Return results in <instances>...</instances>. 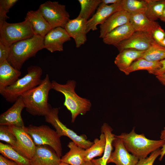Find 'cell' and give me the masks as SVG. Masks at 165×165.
<instances>
[{
	"label": "cell",
	"instance_id": "cell-5",
	"mask_svg": "<svg viewBox=\"0 0 165 165\" xmlns=\"http://www.w3.org/2000/svg\"><path fill=\"white\" fill-rule=\"evenodd\" d=\"M42 74V70L40 67L30 66L24 77L6 88L0 93L8 102L14 103L24 94L40 84Z\"/></svg>",
	"mask_w": 165,
	"mask_h": 165
},
{
	"label": "cell",
	"instance_id": "cell-8",
	"mask_svg": "<svg viewBox=\"0 0 165 165\" xmlns=\"http://www.w3.org/2000/svg\"><path fill=\"white\" fill-rule=\"evenodd\" d=\"M58 113V108H52L44 117L46 121L53 127L60 138L63 136L67 137L78 146L85 149L93 144V142L87 140L86 135H78L63 124L59 119Z\"/></svg>",
	"mask_w": 165,
	"mask_h": 165
},
{
	"label": "cell",
	"instance_id": "cell-18",
	"mask_svg": "<svg viewBox=\"0 0 165 165\" xmlns=\"http://www.w3.org/2000/svg\"><path fill=\"white\" fill-rule=\"evenodd\" d=\"M130 17V14L124 10L115 13L100 25L99 37L103 39L116 28L129 22Z\"/></svg>",
	"mask_w": 165,
	"mask_h": 165
},
{
	"label": "cell",
	"instance_id": "cell-44",
	"mask_svg": "<svg viewBox=\"0 0 165 165\" xmlns=\"http://www.w3.org/2000/svg\"><path fill=\"white\" fill-rule=\"evenodd\" d=\"M82 165H96L92 161L85 162Z\"/></svg>",
	"mask_w": 165,
	"mask_h": 165
},
{
	"label": "cell",
	"instance_id": "cell-40",
	"mask_svg": "<svg viewBox=\"0 0 165 165\" xmlns=\"http://www.w3.org/2000/svg\"><path fill=\"white\" fill-rule=\"evenodd\" d=\"M162 64L161 68L158 70L156 73L155 75L156 76L165 73V59L160 61Z\"/></svg>",
	"mask_w": 165,
	"mask_h": 165
},
{
	"label": "cell",
	"instance_id": "cell-4",
	"mask_svg": "<svg viewBox=\"0 0 165 165\" xmlns=\"http://www.w3.org/2000/svg\"><path fill=\"white\" fill-rule=\"evenodd\" d=\"M53 89L60 92L65 97L64 105L71 112L72 123L79 115H84L89 111L91 107L90 101L79 96L75 92L76 82L70 80L65 84H60L54 80L52 81Z\"/></svg>",
	"mask_w": 165,
	"mask_h": 165
},
{
	"label": "cell",
	"instance_id": "cell-33",
	"mask_svg": "<svg viewBox=\"0 0 165 165\" xmlns=\"http://www.w3.org/2000/svg\"><path fill=\"white\" fill-rule=\"evenodd\" d=\"M0 140L9 144L16 150L17 140L15 135L9 130L8 126H0Z\"/></svg>",
	"mask_w": 165,
	"mask_h": 165
},
{
	"label": "cell",
	"instance_id": "cell-45",
	"mask_svg": "<svg viewBox=\"0 0 165 165\" xmlns=\"http://www.w3.org/2000/svg\"><path fill=\"white\" fill-rule=\"evenodd\" d=\"M159 44L164 47H165V38Z\"/></svg>",
	"mask_w": 165,
	"mask_h": 165
},
{
	"label": "cell",
	"instance_id": "cell-21",
	"mask_svg": "<svg viewBox=\"0 0 165 165\" xmlns=\"http://www.w3.org/2000/svg\"><path fill=\"white\" fill-rule=\"evenodd\" d=\"M21 72L12 67L7 61L0 63V92L16 82Z\"/></svg>",
	"mask_w": 165,
	"mask_h": 165
},
{
	"label": "cell",
	"instance_id": "cell-20",
	"mask_svg": "<svg viewBox=\"0 0 165 165\" xmlns=\"http://www.w3.org/2000/svg\"><path fill=\"white\" fill-rule=\"evenodd\" d=\"M135 31L129 22L113 30L103 38V41L105 44L115 46L128 38Z\"/></svg>",
	"mask_w": 165,
	"mask_h": 165
},
{
	"label": "cell",
	"instance_id": "cell-25",
	"mask_svg": "<svg viewBox=\"0 0 165 165\" xmlns=\"http://www.w3.org/2000/svg\"><path fill=\"white\" fill-rule=\"evenodd\" d=\"M67 146L69 150L61 158V162L71 165H82L85 162V149L72 141L70 142Z\"/></svg>",
	"mask_w": 165,
	"mask_h": 165
},
{
	"label": "cell",
	"instance_id": "cell-38",
	"mask_svg": "<svg viewBox=\"0 0 165 165\" xmlns=\"http://www.w3.org/2000/svg\"><path fill=\"white\" fill-rule=\"evenodd\" d=\"M160 139L165 140V127L163 129L161 130L160 137ZM161 149V152L160 158L159 160L161 161L165 155V143Z\"/></svg>",
	"mask_w": 165,
	"mask_h": 165
},
{
	"label": "cell",
	"instance_id": "cell-17",
	"mask_svg": "<svg viewBox=\"0 0 165 165\" xmlns=\"http://www.w3.org/2000/svg\"><path fill=\"white\" fill-rule=\"evenodd\" d=\"M120 2L107 5H102L100 4L96 13L90 18L89 19L87 22V33L91 30L94 31L97 30V25L102 24L110 16L115 13L121 10Z\"/></svg>",
	"mask_w": 165,
	"mask_h": 165
},
{
	"label": "cell",
	"instance_id": "cell-19",
	"mask_svg": "<svg viewBox=\"0 0 165 165\" xmlns=\"http://www.w3.org/2000/svg\"><path fill=\"white\" fill-rule=\"evenodd\" d=\"M25 20L30 23L35 35L44 37L52 29L38 9L36 11L30 10L28 12Z\"/></svg>",
	"mask_w": 165,
	"mask_h": 165
},
{
	"label": "cell",
	"instance_id": "cell-42",
	"mask_svg": "<svg viewBox=\"0 0 165 165\" xmlns=\"http://www.w3.org/2000/svg\"><path fill=\"white\" fill-rule=\"evenodd\" d=\"M159 81L163 85L165 86V73L156 76Z\"/></svg>",
	"mask_w": 165,
	"mask_h": 165
},
{
	"label": "cell",
	"instance_id": "cell-16",
	"mask_svg": "<svg viewBox=\"0 0 165 165\" xmlns=\"http://www.w3.org/2000/svg\"><path fill=\"white\" fill-rule=\"evenodd\" d=\"M61 158L50 146H36L34 154L30 160V165H57L61 162Z\"/></svg>",
	"mask_w": 165,
	"mask_h": 165
},
{
	"label": "cell",
	"instance_id": "cell-36",
	"mask_svg": "<svg viewBox=\"0 0 165 165\" xmlns=\"http://www.w3.org/2000/svg\"><path fill=\"white\" fill-rule=\"evenodd\" d=\"M10 49V46L7 43L0 40V63L7 60Z\"/></svg>",
	"mask_w": 165,
	"mask_h": 165
},
{
	"label": "cell",
	"instance_id": "cell-34",
	"mask_svg": "<svg viewBox=\"0 0 165 165\" xmlns=\"http://www.w3.org/2000/svg\"><path fill=\"white\" fill-rule=\"evenodd\" d=\"M17 1V0H0V24L6 21L9 18L6 14Z\"/></svg>",
	"mask_w": 165,
	"mask_h": 165
},
{
	"label": "cell",
	"instance_id": "cell-12",
	"mask_svg": "<svg viewBox=\"0 0 165 165\" xmlns=\"http://www.w3.org/2000/svg\"><path fill=\"white\" fill-rule=\"evenodd\" d=\"M71 40L65 29L61 27L52 29L44 37V48L51 53L63 50V44Z\"/></svg>",
	"mask_w": 165,
	"mask_h": 165
},
{
	"label": "cell",
	"instance_id": "cell-22",
	"mask_svg": "<svg viewBox=\"0 0 165 165\" xmlns=\"http://www.w3.org/2000/svg\"><path fill=\"white\" fill-rule=\"evenodd\" d=\"M130 22L135 31H142L151 34L154 29L160 25L158 22L148 19L145 13L130 14Z\"/></svg>",
	"mask_w": 165,
	"mask_h": 165
},
{
	"label": "cell",
	"instance_id": "cell-41",
	"mask_svg": "<svg viewBox=\"0 0 165 165\" xmlns=\"http://www.w3.org/2000/svg\"><path fill=\"white\" fill-rule=\"evenodd\" d=\"M121 0H101L100 4L102 5H107L119 3Z\"/></svg>",
	"mask_w": 165,
	"mask_h": 165
},
{
	"label": "cell",
	"instance_id": "cell-26",
	"mask_svg": "<svg viewBox=\"0 0 165 165\" xmlns=\"http://www.w3.org/2000/svg\"><path fill=\"white\" fill-rule=\"evenodd\" d=\"M162 67L160 61H152L140 58L134 62L130 66L123 72L128 75L131 73L140 70H147L150 74L155 75L156 72Z\"/></svg>",
	"mask_w": 165,
	"mask_h": 165
},
{
	"label": "cell",
	"instance_id": "cell-24",
	"mask_svg": "<svg viewBox=\"0 0 165 165\" xmlns=\"http://www.w3.org/2000/svg\"><path fill=\"white\" fill-rule=\"evenodd\" d=\"M101 132L104 133L106 139L105 149L102 157L91 161L96 165H107L113 150L112 142L116 135L112 133V127L107 123H103L101 128Z\"/></svg>",
	"mask_w": 165,
	"mask_h": 165
},
{
	"label": "cell",
	"instance_id": "cell-1",
	"mask_svg": "<svg viewBox=\"0 0 165 165\" xmlns=\"http://www.w3.org/2000/svg\"><path fill=\"white\" fill-rule=\"evenodd\" d=\"M52 89V82L47 74L40 84L21 96L27 112L34 116L47 115L52 108L48 102L49 93Z\"/></svg>",
	"mask_w": 165,
	"mask_h": 165
},
{
	"label": "cell",
	"instance_id": "cell-14",
	"mask_svg": "<svg viewBox=\"0 0 165 165\" xmlns=\"http://www.w3.org/2000/svg\"><path fill=\"white\" fill-rule=\"evenodd\" d=\"M25 108L22 97H19L13 105L0 116V125H13L23 127L24 123L21 117V112Z\"/></svg>",
	"mask_w": 165,
	"mask_h": 165
},
{
	"label": "cell",
	"instance_id": "cell-30",
	"mask_svg": "<svg viewBox=\"0 0 165 165\" xmlns=\"http://www.w3.org/2000/svg\"><path fill=\"white\" fill-rule=\"evenodd\" d=\"M122 10L130 14L145 13L147 8L145 0H121L120 3Z\"/></svg>",
	"mask_w": 165,
	"mask_h": 165
},
{
	"label": "cell",
	"instance_id": "cell-6",
	"mask_svg": "<svg viewBox=\"0 0 165 165\" xmlns=\"http://www.w3.org/2000/svg\"><path fill=\"white\" fill-rule=\"evenodd\" d=\"M24 128L32 138L36 146H49L61 158L62 148L60 137L56 131L46 125L37 126L30 125L28 127L24 126Z\"/></svg>",
	"mask_w": 165,
	"mask_h": 165
},
{
	"label": "cell",
	"instance_id": "cell-39",
	"mask_svg": "<svg viewBox=\"0 0 165 165\" xmlns=\"http://www.w3.org/2000/svg\"><path fill=\"white\" fill-rule=\"evenodd\" d=\"M0 165H19L16 163L0 155Z\"/></svg>",
	"mask_w": 165,
	"mask_h": 165
},
{
	"label": "cell",
	"instance_id": "cell-2",
	"mask_svg": "<svg viewBox=\"0 0 165 165\" xmlns=\"http://www.w3.org/2000/svg\"><path fill=\"white\" fill-rule=\"evenodd\" d=\"M44 37L34 35L30 38L14 43L10 46L7 61L14 68L20 71L26 61L44 48Z\"/></svg>",
	"mask_w": 165,
	"mask_h": 165
},
{
	"label": "cell",
	"instance_id": "cell-46",
	"mask_svg": "<svg viewBox=\"0 0 165 165\" xmlns=\"http://www.w3.org/2000/svg\"><path fill=\"white\" fill-rule=\"evenodd\" d=\"M57 165H71L66 163L61 162L59 163Z\"/></svg>",
	"mask_w": 165,
	"mask_h": 165
},
{
	"label": "cell",
	"instance_id": "cell-3",
	"mask_svg": "<svg viewBox=\"0 0 165 165\" xmlns=\"http://www.w3.org/2000/svg\"><path fill=\"white\" fill-rule=\"evenodd\" d=\"M116 137L120 139L127 150L139 160L144 158L165 143V140H151L146 138L144 134H138L135 127L129 133H123Z\"/></svg>",
	"mask_w": 165,
	"mask_h": 165
},
{
	"label": "cell",
	"instance_id": "cell-31",
	"mask_svg": "<svg viewBox=\"0 0 165 165\" xmlns=\"http://www.w3.org/2000/svg\"><path fill=\"white\" fill-rule=\"evenodd\" d=\"M141 58L149 61H160L165 59V47L155 42Z\"/></svg>",
	"mask_w": 165,
	"mask_h": 165
},
{
	"label": "cell",
	"instance_id": "cell-28",
	"mask_svg": "<svg viewBox=\"0 0 165 165\" xmlns=\"http://www.w3.org/2000/svg\"><path fill=\"white\" fill-rule=\"evenodd\" d=\"M0 152L4 157L19 165H30V160L22 155L10 145L0 142Z\"/></svg>",
	"mask_w": 165,
	"mask_h": 165
},
{
	"label": "cell",
	"instance_id": "cell-23",
	"mask_svg": "<svg viewBox=\"0 0 165 165\" xmlns=\"http://www.w3.org/2000/svg\"><path fill=\"white\" fill-rule=\"evenodd\" d=\"M145 51L132 49L123 50L116 57L115 64L120 71L123 72L134 62L141 58Z\"/></svg>",
	"mask_w": 165,
	"mask_h": 165
},
{
	"label": "cell",
	"instance_id": "cell-15",
	"mask_svg": "<svg viewBox=\"0 0 165 165\" xmlns=\"http://www.w3.org/2000/svg\"><path fill=\"white\" fill-rule=\"evenodd\" d=\"M87 20L77 16L70 19L65 26L64 29L71 38L74 40L77 48L84 44L87 40L86 25Z\"/></svg>",
	"mask_w": 165,
	"mask_h": 165
},
{
	"label": "cell",
	"instance_id": "cell-37",
	"mask_svg": "<svg viewBox=\"0 0 165 165\" xmlns=\"http://www.w3.org/2000/svg\"><path fill=\"white\" fill-rule=\"evenodd\" d=\"M152 35L155 41L160 44L165 38V32L160 25L153 31Z\"/></svg>",
	"mask_w": 165,
	"mask_h": 165
},
{
	"label": "cell",
	"instance_id": "cell-10",
	"mask_svg": "<svg viewBox=\"0 0 165 165\" xmlns=\"http://www.w3.org/2000/svg\"><path fill=\"white\" fill-rule=\"evenodd\" d=\"M156 42L152 34L142 31H135L128 38L115 45L119 52L127 49L146 51Z\"/></svg>",
	"mask_w": 165,
	"mask_h": 165
},
{
	"label": "cell",
	"instance_id": "cell-9",
	"mask_svg": "<svg viewBox=\"0 0 165 165\" xmlns=\"http://www.w3.org/2000/svg\"><path fill=\"white\" fill-rule=\"evenodd\" d=\"M52 29L57 27L64 28L70 20L65 6L57 2L47 1L41 4L38 9Z\"/></svg>",
	"mask_w": 165,
	"mask_h": 165
},
{
	"label": "cell",
	"instance_id": "cell-29",
	"mask_svg": "<svg viewBox=\"0 0 165 165\" xmlns=\"http://www.w3.org/2000/svg\"><path fill=\"white\" fill-rule=\"evenodd\" d=\"M147 8L145 14L151 20L156 21L162 15L165 8V0H145Z\"/></svg>",
	"mask_w": 165,
	"mask_h": 165
},
{
	"label": "cell",
	"instance_id": "cell-35",
	"mask_svg": "<svg viewBox=\"0 0 165 165\" xmlns=\"http://www.w3.org/2000/svg\"><path fill=\"white\" fill-rule=\"evenodd\" d=\"M161 149L158 148L152 152L148 157L139 160L136 165H153L156 158L160 156Z\"/></svg>",
	"mask_w": 165,
	"mask_h": 165
},
{
	"label": "cell",
	"instance_id": "cell-43",
	"mask_svg": "<svg viewBox=\"0 0 165 165\" xmlns=\"http://www.w3.org/2000/svg\"><path fill=\"white\" fill-rule=\"evenodd\" d=\"M160 19L161 21L165 22V8L162 15L160 18Z\"/></svg>",
	"mask_w": 165,
	"mask_h": 165
},
{
	"label": "cell",
	"instance_id": "cell-7",
	"mask_svg": "<svg viewBox=\"0 0 165 165\" xmlns=\"http://www.w3.org/2000/svg\"><path fill=\"white\" fill-rule=\"evenodd\" d=\"M35 34L31 25L27 20L21 22L0 24V40L10 46L14 43L32 37Z\"/></svg>",
	"mask_w": 165,
	"mask_h": 165
},
{
	"label": "cell",
	"instance_id": "cell-32",
	"mask_svg": "<svg viewBox=\"0 0 165 165\" xmlns=\"http://www.w3.org/2000/svg\"><path fill=\"white\" fill-rule=\"evenodd\" d=\"M81 10L78 17L88 20L94 12L97 9L101 0H78Z\"/></svg>",
	"mask_w": 165,
	"mask_h": 165
},
{
	"label": "cell",
	"instance_id": "cell-11",
	"mask_svg": "<svg viewBox=\"0 0 165 165\" xmlns=\"http://www.w3.org/2000/svg\"><path fill=\"white\" fill-rule=\"evenodd\" d=\"M8 126L16 138L17 147L16 150L30 160L34 154L36 147L32 138L24 127H19L13 125Z\"/></svg>",
	"mask_w": 165,
	"mask_h": 165
},
{
	"label": "cell",
	"instance_id": "cell-13",
	"mask_svg": "<svg viewBox=\"0 0 165 165\" xmlns=\"http://www.w3.org/2000/svg\"><path fill=\"white\" fill-rule=\"evenodd\" d=\"M115 148L108 162L115 163L116 165H136L139 159L129 153L125 147L122 140L116 137L112 142Z\"/></svg>",
	"mask_w": 165,
	"mask_h": 165
},
{
	"label": "cell",
	"instance_id": "cell-27",
	"mask_svg": "<svg viewBox=\"0 0 165 165\" xmlns=\"http://www.w3.org/2000/svg\"><path fill=\"white\" fill-rule=\"evenodd\" d=\"M93 144L89 148L85 149V162L91 161L97 156H102L105 147L106 139L103 133L101 132L99 138H95Z\"/></svg>",
	"mask_w": 165,
	"mask_h": 165
}]
</instances>
